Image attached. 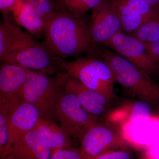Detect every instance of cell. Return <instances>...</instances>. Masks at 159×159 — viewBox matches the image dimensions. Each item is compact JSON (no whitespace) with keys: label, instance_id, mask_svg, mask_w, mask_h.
Here are the masks:
<instances>
[{"label":"cell","instance_id":"5b68a950","mask_svg":"<svg viewBox=\"0 0 159 159\" xmlns=\"http://www.w3.org/2000/svg\"><path fill=\"white\" fill-rule=\"evenodd\" d=\"M54 119L72 139L80 140L99 119L88 112L76 96L61 86L55 105Z\"/></svg>","mask_w":159,"mask_h":159},{"label":"cell","instance_id":"1f68e13d","mask_svg":"<svg viewBox=\"0 0 159 159\" xmlns=\"http://www.w3.org/2000/svg\"></svg>","mask_w":159,"mask_h":159},{"label":"cell","instance_id":"7a4b0ae2","mask_svg":"<svg viewBox=\"0 0 159 159\" xmlns=\"http://www.w3.org/2000/svg\"><path fill=\"white\" fill-rule=\"evenodd\" d=\"M96 53L107 63L116 82L128 93L151 106H159V85L150 77L107 47L97 45Z\"/></svg>","mask_w":159,"mask_h":159},{"label":"cell","instance_id":"f546056e","mask_svg":"<svg viewBox=\"0 0 159 159\" xmlns=\"http://www.w3.org/2000/svg\"><path fill=\"white\" fill-rule=\"evenodd\" d=\"M152 117L155 118V119H157V120H158L159 121V111L154 114H152Z\"/></svg>","mask_w":159,"mask_h":159},{"label":"cell","instance_id":"9a60e30c","mask_svg":"<svg viewBox=\"0 0 159 159\" xmlns=\"http://www.w3.org/2000/svg\"><path fill=\"white\" fill-rule=\"evenodd\" d=\"M7 14H3L4 21L0 25V61L11 51L33 41V36L12 22Z\"/></svg>","mask_w":159,"mask_h":159},{"label":"cell","instance_id":"30bf717a","mask_svg":"<svg viewBox=\"0 0 159 159\" xmlns=\"http://www.w3.org/2000/svg\"><path fill=\"white\" fill-rule=\"evenodd\" d=\"M89 29L94 43L102 46L114 35L123 31L120 20L108 0H102L92 9Z\"/></svg>","mask_w":159,"mask_h":159},{"label":"cell","instance_id":"4dcf8cb0","mask_svg":"<svg viewBox=\"0 0 159 159\" xmlns=\"http://www.w3.org/2000/svg\"></svg>","mask_w":159,"mask_h":159},{"label":"cell","instance_id":"d6986e66","mask_svg":"<svg viewBox=\"0 0 159 159\" xmlns=\"http://www.w3.org/2000/svg\"><path fill=\"white\" fill-rule=\"evenodd\" d=\"M102 0H57L61 9H64L77 17H83L84 15L93 9Z\"/></svg>","mask_w":159,"mask_h":159},{"label":"cell","instance_id":"484cf974","mask_svg":"<svg viewBox=\"0 0 159 159\" xmlns=\"http://www.w3.org/2000/svg\"><path fill=\"white\" fill-rule=\"evenodd\" d=\"M145 45L148 55L159 69V40Z\"/></svg>","mask_w":159,"mask_h":159},{"label":"cell","instance_id":"e0dca14e","mask_svg":"<svg viewBox=\"0 0 159 159\" xmlns=\"http://www.w3.org/2000/svg\"><path fill=\"white\" fill-rule=\"evenodd\" d=\"M11 12L18 25L36 38L42 37L43 20L31 4L25 0H19Z\"/></svg>","mask_w":159,"mask_h":159},{"label":"cell","instance_id":"2e32d148","mask_svg":"<svg viewBox=\"0 0 159 159\" xmlns=\"http://www.w3.org/2000/svg\"><path fill=\"white\" fill-rule=\"evenodd\" d=\"M34 129L38 133L51 152L73 147L72 138L54 120L40 117Z\"/></svg>","mask_w":159,"mask_h":159},{"label":"cell","instance_id":"277c9868","mask_svg":"<svg viewBox=\"0 0 159 159\" xmlns=\"http://www.w3.org/2000/svg\"><path fill=\"white\" fill-rule=\"evenodd\" d=\"M46 71L31 70L22 90L23 101L34 106L41 118L54 119V110L61 88L59 78L50 77Z\"/></svg>","mask_w":159,"mask_h":159},{"label":"cell","instance_id":"ac0fdd59","mask_svg":"<svg viewBox=\"0 0 159 159\" xmlns=\"http://www.w3.org/2000/svg\"><path fill=\"white\" fill-rule=\"evenodd\" d=\"M118 16L122 31L129 34L139 29L149 20L134 11L125 2V0H108Z\"/></svg>","mask_w":159,"mask_h":159},{"label":"cell","instance_id":"7402d4cb","mask_svg":"<svg viewBox=\"0 0 159 159\" xmlns=\"http://www.w3.org/2000/svg\"><path fill=\"white\" fill-rule=\"evenodd\" d=\"M32 5L45 22L59 9L51 0H25Z\"/></svg>","mask_w":159,"mask_h":159},{"label":"cell","instance_id":"3957f363","mask_svg":"<svg viewBox=\"0 0 159 159\" xmlns=\"http://www.w3.org/2000/svg\"><path fill=\"white\" fill-rule=\"evenodd\" d=\"M57 57L61 70L79 80L82 84L104 96L111 101L115 97V81L110 67L102 57L96 54L68 61Z\"/></svg>","mask_w":159,"mask_h":159},{"label":"cell","instance_id":"ffe728a7","mask_svg":"<svg viewBox=\"0 0 159 159\" xmlns=\"http://www.w3.org/2000/svg\"><path fill=\"white\" fill-rule=\"evenodd\" d=\"M128 35L136 38L145 45L152 43L159 40V15Z\"/></svg>","mask_w":159,"mask_h":159},{"label":"cell","instance_id":"5bb4252c","mask_svg":"<svg viewBox=\"0 0 159 159\" xmlns=\"http://www.w3.org/2000/svg\"><path fill=\"white\" fill-rule=\"evenodd\" d=\"M151 106L148 102L137 100L126 102L107 114L106 120L120 128L143 119L152 117Z\"/></svg>","mask_w":159,"mask_h":159},{"label":"cell","instance_id":"d4e9b609","mask_svg":"<svg viewBox=\"0 0 159 159\" xmlns=\"http://www.w3.org/2000/svg\"><path fill=\"white\" fill-rule=\"evenodd\" d=\"M50 159H81L80 150L74 146L53 152Z\"/></svg>","mask_w":159,"mask_h":159},{"label":"cell","instance_id":"cb8c5ba5","mask_svg":"<svg viewBox=\"0 0 159 159\" xmlns=\"http://www.w3.org/2000/svg\"><path fill=\"white\" fill-rule=\"evenodd\" d=\"M81 159H131V156L126 149H116L108 151L92 157H81Z\"/></svg>","mask_w":159,"mask_h":159},{"label":"cell","instance_id":"8992f818","mask_svg":"<svg viewBox=\"0 0 159 159\" xmlns=\"http://www.w3.org/2000/svg\"><path fill=\"white\" fill-rule=\"evenodd\" d=\"M81 157H92L108 151L126 149L129 143L119 127L107 120L99 119L80 139Z\"/></svg>","mask_w":159,"mask_h":159},{"label":"cell","instance_id":"8fae6325","mask_svg":"<svg viewBox=\"0 0 159 159\" xmlns=\"http://www.w3.org/2000/svg\"><path fill=\"white\" fill-rule=\"evenodd\" d=\"M61 86L76 96L84 108L91 115L98 117L106 113L110 101L101 94L88 88L78 80L66 73L57 72Z\"/></svg>","mask_w":159,"mask_h":159},{"label":"cell","instance_id":"603a6c76","mask_svg":"<svg viewBox=\"0 0 159 159\" xmlns=\"http://www.w3.org/2000/svg\"><path fill=\"white\" fill-rule=\"evenodd\" d=\"M9 107V104H0V156L8 142L7 113Z\"/></svg>","mask_w":159,"mask_h":159},{"label":"cell","instance_id":"9c48e42d","mask_svg":"<svg viewBox=\"0 0 159 159\" xmlns=\"http://www.w3.org/2000/svg\"><path fill=\"white\" fill-rule=\"evenodd\" d=\"M40 118L37 109L23 100L9 107L7 113L8 142L0 156L1 159L6 157L18 140L34 129Z\"/></svg>","mask_w":159,"mask_h":159},{"label":"cell","instance_id":"44dd1931","mask_svg":"<svg viewBox=\"0 0 159 159\" xmlns=\"http://www.w3.org/2000/svg\"><path fill=\"white\" fill-rule=\"evenodd\" d=\"M131 8L149 20L159 15V10L145 0H125Z\"/></svg>","mask_w":159,"mask_h":159},{"label":"cell","instance_id":"ba28073f","mask_svg":"<svg viewBox=\"0 0 159 159\" xmlns=\"http://www.w3.org/2000/svg\"><path fill=\"white\" fill-rule=\"evenodd\" d=\"M104 47L112 50L149 77L159 74V68L148 55L145 44L136 38L121 31Z\"/></svg>","mask_w":159,"mask_h":159},{"label":"cell","instance_id":"83f0119b","mask_svg":"<svg viewBox=\"0 0 159 159\" xmlns=\"http://www.w3.org/2000/svg\"><path fill=\"white\" fill-rule=\"evenodd\" d=\"M148 2L156 9L159 10V0H145Z\"/></svg>","mask_w":159,"mask_h":159},{"label":"cell","instance_id":"4316f807","mask_svg":"<svg viewBox=\"0 0 159 159\" xmlns=\"http://www.w3.org/2000/svg\"><path fill=\"white\" fill-rule=\"evenodd\" d=\"M19 0H0V10L3 14L11 11Z\"/></svg>","mask_w":159,"mask_h":159},{"label":"cell","instance_id":"f1b7e54d","mask_svg":"<svg viewBox=\"0 0 159 159\" xmlns=\"http://www.w3.org/2000/svg\"><path fill=\"white\" fill-rule=\"evenodd\" d=\"M139 159H156L152 157L148 152L143 154L141 157H140Z\"/></svg>","mask_w":159,"mask_h":159},{"label":"cell","instance_id":"6da1fadb","mask_svg":"<svg viewBox=\"0 0 159 159\" xmlns=\"http://www.w3.org/2000/svg\"><path fill=\"white\" fill-rule=\"evenodd\" d=\"M43 35L49 51L61 58H77L96 52L97 45L91 38L89 23L61 8L45 22Z\"/></svg>","mask_w":159,"mask_h":159},{"label":"cell","instance_id":"7c38bea8","mask_svg":"<svg viewBox=\"0 0 159 159\" xmlns=\"http://www.w3.org/2000/svg\"><path fill=\"white\" fill-rule=\"evenodd\" d=\"M31 70L2 62L0 68V104L13 105L22 101V90Z\"/></svg>","mask_w":159,"mask_h":159},{"label":"cell","instance_id":"52a82bcc","mask_svg":"<svg viewBox=\"0 0 159 159\" xmlns=\"http://www.w3.org/2000/svg\"><path fill=\"white\" fill-rule=\"evenodd\" d=\"M37 71H46L50 74L61 70L57 57L49 51L44 43H39L34 40L16 49L2 61Z\"/></svg>","mask_w":159,"mask_h":159},{"label":"cell","instance_id":"4fadbf2b","mask_svg":"<svg viewBox=\"0 0 159 159\" xmlns=\"http://www.w3.org/2000/svg\"><path fill=\"white\" fill-rule=\"evenodd\" d=\"M51 153L38 133L33 129L18 140L4 159H50Z\"/></svg>","mask_w":159,"mask_h":159}]
</instances>
